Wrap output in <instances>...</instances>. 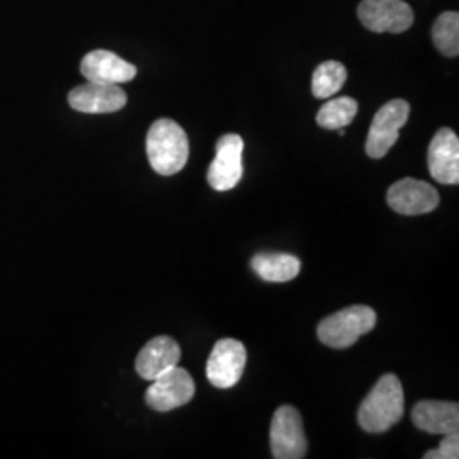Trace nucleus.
I'll use <instances>...</instances> for the list:
<instances>
[{"mask_svg": "<svg viewBox=\"0 0 459 459\" xmlns=\"http://www.w3.org/2000/svg\"><path fill=\"white\" fill-rule=\"evenodd\" d=\"M358 100L352 98L330 99L325 102L318 115H316V123L318 126L325 130H339L345 128L347 125L352 123V119L358 115Z\"/></svg>", "mask_w": 459, "mask_h": 459, "instance_id": "17", "label": "nucleus"}, {"mask_svg": "<svg viewBox=\"0 0 459 459\" xmlns=\"http://www.w3.org/2000/svg\"><path fill=\"white\" fill-rule=\"evenodd\" d=\"M271 451L276 459H301L307 456V439L299 411L282 405L271 422Z\"/></svg>", "mask_w": 459, "mask_h": 459, "instance_id": "6", "label": "nucleus"}, {"mask_svg": "<svg viewBox=\"0 0 459 459\" xmlns=\"http://www.w3.org/2000/svg\"><path fill=\"white\" fill-rule=\"evenodd\" d=\"M390 208L403 216H417L434 212L439 206V193L429 182L405 178L388 189Z\"/></svg>", "mask_w": 459, "mask_h": 459, "instance_id": "11", "label": "nucleus"}, {"mask_svg": "<svg viewBox=\"0 0 459 459\" xmlns=\"http://www.w3.org/2000/svg\"><path fill=\"white\" fill-rule=\"evenodd\" d=\"M432 39L436 48L444 56H458L459 53V16L458 13H444L436 19L432 28Z\"/></svg>", "mask_w": 459, "mask_h": 459, "instance_id": "19", "label": "nucleus"}, {"mask_svg": "<svg viewBox=\"0 0 459 459\" xmlns=\"http://www.w3.org/2000/svg\"><path fill=\"white\" fill-rule=\"evenodd\" d=\"M459 458V434H446L439 447L427 451L424 459H458Z\"/></svg>", "mask_w": 459, "mask_h": 459, "instance_id": "20", "label": "nucleus"}, {"mask_svg": "<svg viewBox=\"0 0 459 459\" xmlns=\"http://www.w3.org/2000/svg\"><path fill=\"white\" fill-rule=\"evenodd\" d=\"M181 354V345L178 344L172 337H167V335L155 337L140 351L134 362L136 373L143 379L152 381L164 375L165 371L179 366Z\"/></svg>", "mask_w": 459, "mask_h": 459, "instance_id": "14", "label": "nucleus"}, {"mask_svg": "<svg viewBox=\"0 0 459 459\" xmlns=\"http://www.w3.org/2000/svg\"><path fill=\"white\" fill-rule=\"evenodd\" d=\"M347 81V70L342 64L328 60L313 72L312 92L316 99H328L337 94Z\"/></svg>", "mask_w": 459, "mask_h": 459, "instance_id": "18", "label": "nucleus"}, {"mask_svg": "<svg viewBox=\"0 0 459 459\" xmlns=\"http://www.w3.org/2000/svg\"><path fill=\"white\" fill-rule=\"evenodd\" d=\"M250 264L257 276L269 282L291 281L301 269L299 259L291 254H257Z\"/></svg>", "mask_w": 459, "mask_h": 459, "instance_id": "16", "label": "nucleus"}, {"mask_svg": "<svg viewBox=\"0 0 459 459\" xmlns=\"http://www.w3.org/2000/svg\"><path fill=\"white\" fill-rule=\"evenodd\" d=\"M247 351L240 341L221 339L206 362V377L216 388H231L244 375Z\"/></svg>", "mask_w": 459, "mask_h": 459, "instance_id": "9", "label": "nucleus"}, {"mask_svg": "<svg viewBox=\"0 0 459 459\" xmlns=\"http://www.w3.org/2000/svg\"><path fill=\"white\" fill-rule=\"evenodd\" d=\"M128 102L126 92L113 83L89 82L75 87L68 94L72 109L85 115H108L123 109Z\"/></svg>", "mask_w": 459, "mask_h": 459, "instance_id": "10", "label": "nucleus"}, {"mask_svg": "<svg viewBox=\"0 0 459 459\" xmlns=\"http://www.w3.org/2000/svg\"><path fill=\"white\" fill-rule=\"evenodd\" d=\"M377 325V312L366 305H354L333 313L316 328L322 344L332 349H345L356 344L359 337L369 333Z\"/></svg>", "mask_w": 459, "mask_h": 459, "instance_id": "3", "label": "nucleus"}, {"mask_svg": "<svg viewBox=\"0 0 459 459\" xmlns=\"http://www.w3.org/2000/svg\"><path fill=\"white\" fill-rule=\"evenodd\" d=\"M196 394V385L184 368H172L165 371L148 386L145 400L155 411H170L189 403Z\"/></svg>", "mask_w": 459, "mask_h": 459, "instance_id": "5", "label": "nucleus"}, {"mask_svg": "<svg viewBox=\"0 0 459 459\" xmlns=\"http://www.w3.org/2000/svg\"><path fill=\"white\" fill-rule=\"evenodd\" d=\"M358 16L373 33H403L413 24V11L403 0H362Z\"/></svg>", "mask_w": 459, "mask_h": 459, "instance_id": "8", "label": "nucleus"}, {"mask_svg": "<svg viewBox=\"0 0 459 459\" xmlns=\"http://www.w3.org/2000/svg\"><path fill=\"white\" fill-rule=\"evenodd\" d=\"M411 115V104L403 99H394L379 108L366 140V153L371 159H383L398 142L400 130Z\"/></svg>", "mask_w": 459, "mask_h": 459, "instance_id": "4", "label": "nucleus"}, {"mask_svg": "<svg viewBox=\"0 0 459 459\" xmlns=\"http://www.w3.org/2000/svg\"><path fill=\"white\" fill-rule=\"evenodd\" d=\"M411 422L427 434H453L459 430V405L455 402L424 400L411 411Z\"/></svg>", "mask_w": 459, "mask_h": 459, "instance_id": "15", "label": "nucleus"}, {"mask_svg": "<svg viewBox=\"0 0 459 459\" xmlns=\"http://www.w3.org/2000/svg\"><path fill=\"white\" fill-rule=\"evenodd\" d=\"M403 409L405 400L402 383L390 373L379 377L371 394L362 400L358 420L366 432L381 434L402 420Z\"/></svg>", "mask_w": 459, "mask_h": 459, "instance_id": "1", "label": "nucleus"}, {"mask_svg": "<svg viewBox=\"0 0 459 459\" xmlns=\"http://www.w3.org/2000/svg\"><path fill=\"white\" fill-rule=\"evenodd\" d=\"M429 172L441 184L451 186L459 182V140L458 134L441 128L434 134L429 147Z\"/></svg>", "mask_w": 459, "mask_h": 459, "instance_id": "12", "label": "nucleus"}, {"mask_svg": "<svg viewBox=\"0 0 459 459\" xmlns=\"http://www.w3.org/2000/svg\"><path fill=\"white\" fill-rule=\"evenodd\" d=\"M81 72L89 82L113 85L130 82L136 77V66L108 49H94L87 53L81 64Z\"/></svg>", "mask_w": 459, "mask_h": 459, "instance_id": "13", "label": "nucleus"}, {"mask_svg": "<svg viewBox=\"0 0 459 459\" xmlns=\"http://www.w3.org/2000/svg\"><path fill=\"white\" fill-rule=\"evenodd\" d=\"M148 162L160 176L181 172L189 159V140L181 126L172 119H157L147 134Z\"/></svg>", "mask_w": 459, "mask_h": 459, "instance_id": "2", "label": "nucleus"}, {"mask_svg": "<svg viewBox=\"0 0 459 459\" xmlns=\"http://www.w3.org/2000/svg\"><path fill=\"white\" fill-rule=\"evenodd\" d=\"M244 140L242 136L230 133L216 142V155L208 169V182L214 191L225 193L238 186L244 176Z\"/></svg>", "mask_w": 459, "mask_h": 459, "instance_id": "7", "label": "nucleus"}]
</instances>
